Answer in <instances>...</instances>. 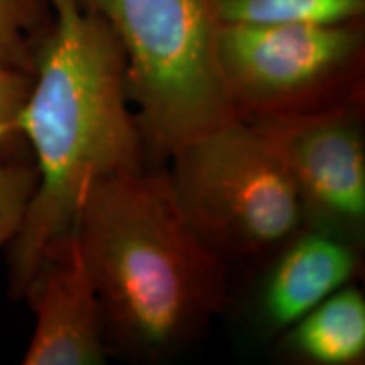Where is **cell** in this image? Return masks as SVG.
I'll use <instances>...</instances> for the list:
<instances>
[{
	"mask_svg": "<svg viewBox=\"0 0 365 365\" xmlns=\"http://www.w3.org/2000/svg\"><path fill=\"white\" fill-rule=\"evenodd\" d=\"M46 2L51 24L17 117V132L33 145L38 188L11 242L14 298H22L46 252L73 232L91 181L149 164L113 29L81 0Z\"/></svg>",
	"mask_w": 365,
	"mask_h": 365,
	"instance_id": "7a4b0ae2",
	"label": "cell"
},
{
	"mask_svg": "<svg viewBox=\"0 0 365 365\" xmlns=\"http://www.w3.org/2000/svg\"><path fill=\"white\" fill-rule=\"evenodd\" d=\"M365 102L313 115L247 120L289 173L307 222L365 237Z\"/></svg>",
	"mask_w": 365,
	"mask_h": 365,
	"instance_id": "8992f818",
	"label": "cell"
},
{
	"mask_svg": "<svg viewBox=\"0 0 365 365\" xmlns=\"http://www.w3.org/2000/svg\"><path fill=\"white\" fill-rule=\"evenodd\" d=\"M108 357L166 362L230 304V269L178 208L166 166L91 181L75 222Z\"/></svg>",
	"mask_w": 365,
	"mask_h": 365,
	"instance_id": "6da1fadb",
	"label": "cell"
},
{
	"mask_svg": "<svg viewBox=\"0 0 365 365\" xmlns=\"http://www.w3.org/2000/svg\"><path fill=\"white\" fill-rule=\"evenodd\" d=\"M49 24L46 0H0V63L33 75L36 49Z\"/></svg>",
	"mask_w": 365,
	"mask_h": 365,
	"instance_id": "8fae6325",
	"label": "cell"
},
{
	"mask_svg": "<svg viewBox=\"0 0 365 365\" xmlns=\"http://www.w3.org/2000/svg\"><path fill=\"white\" fill-rule=\"evenodd\" d=\"M120 41L150 163L237 117L218 68L213 0H81Z\"/></svg>",
	"mask_w": 365,
	"mask_h": 365,
	"instance_id": "3957f363",
	"label": "cell"
},
{
	"mask_svg": "<svg viewBox=\"0 0 365 365\" xmlns=\"http://www.w3.org/2000/svg\"><path fill=\"white\" fill-rule=\"evenodd\" d=\"M222 22L282 24V22L365 21V0H213Z\"/></svg>",
	"mask_w": 365,
	"mask_h": 365,
	"instance_id": "30bf717a",
	"label": "cell"
},
{
	"mask_svg": "<svg viewBox=\"0 0 365 365\" xmlns=\"http://www.w3.org/2000/svg\"><path fill=\"white\" fill-rule=\"evenodd\" d=\"M217 56L227 97L244 120L365 102V21L222 22Z\"/></svg>",
	"mask_w": 365,
	"mask_h": 365,
	"instance_id": "5b68a950",
	"label": "cell"
},
{
	"mask_svg": "<svg viewBox=\"0 0 365 365\" xmlns=\"http://www.w3.org/2000/svg\"><path fill=\"white\" fill-rule=\"evenodd\" d=\"M36 188V166L14 161L0 148V250L19 234Z\"/></svg>",
	"mask_w": 365,
	"mask_h": 365,
	"instance_id": "7c38bea8",
	"label": "cell"
},
{
	"mask_svg": "<svg viewBox=\"0 0 365 365\" xmlns=\"http://www.w3.org/2000/svg\"><path fill=\"white\" fill-rule=\"evenodd\" d=\"M33 75L12 70L0 63V148L9 149L17 139V117L29 97Z\"/></svg>",
	"mask_w": 365,
	"mask_h": 365,
	"instance_id": "4fadbf2b",
	"label": "cell"
},
{
	"mask_svg": "<svg viewBox=\"0 0 365 365\" xmlns=\"http://www.w3.org/2000/svg\"><path fill=\"white\" fill-rule=\"evenodd\" d=\"M168 161L178 208L228 269L262 264L307 223L281 158L244 118L191 140Z\"/></svg>",
	"mask_w": 365,
	"mask_h": 365,
	"instance_id": "277c9868",
	"label": "cell"
},
{
	"mask_svg": "<svg viewBox=\"0 0 365 365\" xmlns=\"http://www.w3.org/2000/svg\"><path fill=\"white\" fill-rule=\"evenodd\" d=\"M22 298L34 313L24 365H102L108 352L93 282L75 230L41 259Z\"/></svg>",
	"mask_w": 365,
	"mask_h": 365,
	"instance_id": "ba28073f",
	"label": "cell"
},
{
	"mask_svg": "<svg viewBox=\"0 0 365 365\" xmlns=\"http://www.w3.org/2000/svg\"><path fill=\"white\" fill-rule=\"evenodd\" d=\"M364 242L307 222L271 257L252 299V328L274 341L328 296L352 284L364 266Z\"/></svg>",
	"mask_w": 365,
	"mask_h": 365,
	"instance_id": "52a82bcc",
	"label": "cell"
},
{
	"mask_svg": "<svg viewBox=\"0 0 365 365\" xmlns=\"http://www.w3.org/2000/svg\"><path fill=\"white\" fill-rule=\"evenodd\" d=\"M279 359L299 365L365 362V298L357 284L328 296L276 340Z\"/></svg>",
	"mask_w": 365,
	"mask_h": 365,
	"instance_id": "9c48e42d",
	"label": "cell"
}]
</instances>
